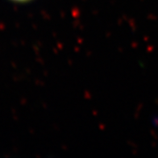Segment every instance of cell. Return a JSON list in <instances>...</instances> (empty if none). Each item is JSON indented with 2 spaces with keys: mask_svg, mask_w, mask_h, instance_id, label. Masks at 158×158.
Here are the masks:
<instances>
[{
  "mask_svg": "<svg viewBox=\"0 0 158 158\" xmlns=\"http://www.w3.org/2000/svg\"><path fill=\"white\" fill-rule=\"evenodd\" d=\"M11 1H14L16 3H27V2H29L31 0H11Z\"/></svg>",
  "mask_w": 158,
  "mask_h": 158,
  "instance_id": "6da1fadb",
  "label": "cell"
}]
</instances>
